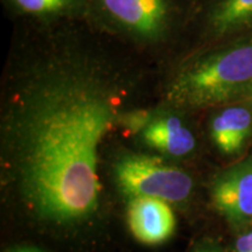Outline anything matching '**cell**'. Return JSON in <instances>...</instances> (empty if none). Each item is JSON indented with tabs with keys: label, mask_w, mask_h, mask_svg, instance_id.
<instances>
[{
	"label": "cell",
	"mask_w": 252,
	"mask_h": 252,
	"mask_svg": "<svg viewBox=\"0 0 252 252\" xmlns=\"http://www.w3.org/2000/svg\"><path fill=\"white\" fill-rule=\"evenodd\" d=\"M122 91L97 63L54 58L15 94L5 122L7 167L34 217L53 225L89 219L99 204V146L121 116Z\"/></svg>",
	"instance_id": "cell-1"
},
{
	"label": "cell",
	"mask_w": 252,
	"mask_h": 252,
	"mask_svg": "<svg viewBox=\"0 0 252 252\" xmlns=\"http://www.w3.org/2000/svg\"><path fill=\"white\" fill-rule=\"evenodd\" d=\"M252 87V41L194 60L176 72L166 91L169 105L197 109L226 102Z\"/></svg>",
	"instance_id": "cell-2"
},
{
	"label": "cell",
	"mask_w": 252,
	"mask_h": 252,
	"mask_svg": "<svg viewBox=\"0 0 252 252\" xmlns=\"http://www.w3.org/2000/svg\"><path fill=\"white\" fill-rule=\"evenodd\" d=\"M115 179L125 196L153 197L168 203L187 200L193 191V179L179 167L156 157L131 154L119 159Z\"/></svg>",
	"instance_id": "cell-3"
},
{
	"label": "cell",
	"mask_w": 252,
	"mask_h": 252,
	"mask_svg": "<svg viewBox=\"0 0 252 252\" xmlns=\"http://www.w3.org/2000/svg\"><path fill=\"white\" fill-rule=\"evenodd\" d=\"M212 200L229 224L241 228L252 220V161L230 167L212 186Z\"/></svg>",
	"instance_id": "cell-4"
},
{
	"label": "cell",
	"mask_w": 252,
	"mask_h": 252,
	"mask_svg": "<svg viewBox=\"0 0 252 252\" xmlns=\"http://www.w3.org/2000/svg\"><path fill=\"white\" fill-rule=\"evenodd\" d=\"M171 203L153 197L130 198L127 225L133 237L145 245H160L174 235L175 215Z\"/></svg>",
	"instance_id": "cell-5"
},
{
	"label": "cell",
	"mask_w": 252,
	"mask_h": 252,
	"mask_svg": "<svg viewBox=\"0 0 252 252\" xmlns=\"http://www.w3.org/2000/svg\"><path fill=\"white\" fill-rule=\"evenodd\" d=\"M105 11L135 36L157 39L168 23L167 0H100Z\"/></svg>",
	"instance_id": "cell-6"
},
{
	"label": "cell",
	"mask_w": 252,
	"mask_h": 252,
	"mask_svg": "<svg viewBox=\"0 0 252 252\" xmlns=\"http://www.w3.org/2000/svg\"><path fill=\"white\" fill-rule=\"evenodd\" d=\"M145 144L171 157H185L195 149L196 140L179 117L162 116L153 119L143 131Z\"/></svg>",
	"instance_id": "cell-7"
},
{
	"label": "cell",
	"mask_w": 252,
	"mask_h": 252,
	"mask_svg": "<svg viewBox=\"0 0 252 252\" xmlns=\"http://www.w3.org/2000/svg\"><path fill=\"white\" fill-rule=\"evenodd\" d=\"M252 132V115L248 109L235 106L220 111L213 119L210 134L220 152L232 156L244 147Z\"/></svg>",
	"instance_id": "cell-8"
},
{
	"label": "cell",
	"mask_w": 252,
	"mask_h": 252,
	"mask_svg": "<svg viewBox=\"0 0 252 252\" xmlns=\"http://www.w3.org/2000/svg\"><path fill=\"white\" fill-rule=\"evenodd\" d=\"M251 23L252 0H223L212 15V27L217 34L232 33Z\"/></svg>",
	"instance_id": "cell-9"
},
{
	"label": "cell",
	"mask_w": 252,
	"mask_h": 252,
	"mask_svg": "<svg viewBox=\"0 0 252 252\" xmlns=\"http://www.w3.org/2000/svg\"><path fill=\"white\" fill-rule=\"evenodd\" d=\"M75 0H13L17 7L33 14H53L67 9Z\"/></svg>",
	"instance_id": "cell-10"
},
{
	"label": "cell",
	"mask_w": 252,
	"mask_h": 252,
	"mask_svg": "<svg viewBox=\"0 0 252 252\" xmlns=\"http://www.w3.org/2000/svg\"><path fill=\"white\" fill-rule=\"evenodd\" d=\"M235 252H252V235L250 231L236 239Z\"/></svg>",
	"instance_id": "cell-11"
},
{
	"label": "cell",
	"mask_w": 252,
	"mask_h": 252,
	"mask_svg": "<svg viewBox=\"0 0 252 252\" xmlns=\"http://www.w3.org/2000/svg\"><path fill=\"white\" fill-rule=\"evenodd\" d=\"M190 252H224V251H223L219 245L208 242V243H201L196 245V247H195Z\"/></svg>",
	"instance_id": "cell-12"
},
{
	"label": "cell",
	"mask_w": 252,
	"mask_h": 252,
	"mask_svg": "<svg viewBox=\"0 0 252 252\" xmlns=\"http://www.w3.org/2000/svg\"><path fill=\"white\" fill-rule=\"evenodd\" d=\"M35 251V248L33 247H15L13 249H11L8 252H34Z\"/></svg>",
	"instance_id": "cell-13"
},
{
	"label": "cell",
	"mask_w": 252,
	"mask_h": 252,
	"mask_svg": "<svg viewBox=\"0 0 252 252\" xmlns=\"http://www.w3.org/2000/svg\"><path fill=\"white\" fill-rule=\"evenodd\" d=\"M250 232H251V235H252V230H251V231H250Z\"/></svg>",
	"instance_id": "cell-14"
}]
</instances>
